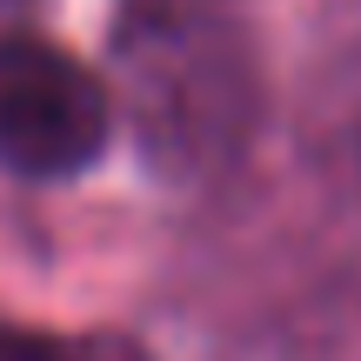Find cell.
<instances>
[{
    "label": "cell",
    "mask_w": 361,
    "mask_h": 361,
    "mask_svg": "<svg viewBox=\"0 0 361 361\" xmlns=\"http://www.w3.org/2000/svg\"><path fill=\"white\" fill-rule=\"evenodd\" d=\"M114 54L154 168L207 174L247 147L261 87L234 0H121Z\"/></svg>",
    "instance_id": "6da1fadb"
},
{
    "label": "cell",
    "mask_w": 361,
    "mask_h": 361,
    "mask_svg": "<svg viewBox=\"0 0 361 361\" xmlns=\"http://www.w3.org/2000/svg\"><path fill=\"white\" fill-rule=\"evenodd\" d=\"M114 134V94L87 61L40 34H0V174L74 180Z\"/></svg>",
    "instance_id": "7a4b0ae2"
},
{
    "label": "cell",
    "mask_w": 361,
    "mask_h": 361,
    "mask_svg": "<svg viewBox=\"0 0 361 361\" xmlns=\"http://www.w3.org/2000/svg\"><path fill=\"white\" fill-rule=\"evenodd\" d=\"M0 361H154L128 335H34L0 322Z\"/></svg>",
    "instance_id": "3957f363"
}]
</instances>
